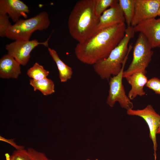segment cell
Instances as JSON below:
<instances>
[{
    "instance_id": "cell-10",
    "label": "cell",
    "mask_w": 160,
    "mask_h": 160,
    "mask_svg": "<svg viewBox=\"0 0 160 160\" xmlns=\"http://www.w3.org/2000/svg\"><path fill=\"white\" fill-rule=\"evenodd\" d=\"M133 28L135 33L144 36L152 48H160V18L147 20Z\"/></svg>"
},
{
    "instance_id": "cell-9",
    "label": "cell",
    "mask_w": 160,
    "mask_h": 160,
    "mask_svg": "<svg viewBox=\"0 0 160 160\" xmlns=\"http://www.w3.org/2000/svg\"><path fill=\"white\" fill-rule=\"evenodd\" d=\"M160 0H134V13L131 24L134 27L158 16Z\"/></svg>"
},
{
    "instance_id": "cell-27",
    "label": "cell",
    "mask_w": 160,
    "mask_h": 160,
    "mask_svg": "<svg viewBox=\"0 0 160 160\" xmlns=\"http://www.w3.org/2000/svg\"><path fill=\"white\" fill-rule=\"evenodd\" d=\"M158 16H160V6L159 9L158 13Z\"/></svg>"
},
{
    "instance_id": "cell-3",
    "label": "cell",
    "mask_w": 160,
    "mask_h": 160,
    "mask_svg": "<svg viewBox=\"0 0 160 160\" xmlns=\"http://www.w3.org/2000/svg\"><path fill=\"white\" fill-rule=\"evenodd\" d=\"M135 33L133 27H127L124 37L108 56L93 65L94 71L101 79L109 80L111 76L120 72L124 62L132 48L131 44L128 45Z\"/></svg>"
},
{
    "instance_id": "cell-15",
    "label": "cell",
    "mask_w": 160,
    "mask_h": 160,
    "mask_svg": "<svg viewBox=\"0 0 160 160\" xmlns=\"http://www.w3.org/2000/svg\"><path fill=\"white\" fill-rule=\"evenodd\" d=\"M48 50L49 54L57 66L60 81L62 82H66L70 79L72 76L73 71L72 68L60 59L57 52L55 49L48 47Z\"/></svg>"
},
{
    "instance_id": "cell-29",
    "label": "cell",
    "mask_w": 160,
    "mask_h": 160,
    "mask_svg": "<svg viewBox=\"0 0 160 160\" xmlns=\"http://www.w3.org/2000/svg\"><path fill=\"white\" fill-rule=\"evenodd\" d=\"M11 160H14L13 158L11 156Z\"/></svg>"
},
{
    "instance_id": "cell-12",
    "label": "cell",
    "mask_w": 160,
    "mask_h": 160,
    "mask_svg": "<svg viewBox=\"0 0 160 160\" xmlns=\"http://www.w3.org/2000/svg\"><path fill=\"white\" fill-rule=\"evenodd\" d=\"M118 1L107 9L100 15L97 31L125 23L124 15Z\"/></svg>"
},
{
    "instance_id": "cell-19",
    "label": "cell",
    "mask_w": 160,
    "mask_h": 160,
    "mask_svg": "<svg viewBox=\"0 0 160 160\" xmlns=\"http://www.w3.org/2000/svg\"><path fill=\"white\" fill-rule=\"evenodd\" d=\"M95 10L96 14L100 17L108 8L112 6L118 0H95Z\"/></svg>"
},
{
    "instance_id": "cell-21",
    "label": "cell",
    "mask_w": 160,
    "mask_h": 160,
    "mask_svg": "<svg viewBox=\"0 0 160 160\" xmlns=\"http://www.w3.org/2000/svg\"><path fill=\"white\" fill-rule=\"evenodd\" d=\"M27 150L29 156L33 160H52L49 159L44 153L33 148H29Z\"/></svg>"
},
{
    "instance_id": "cell-23",
    "label": "cell",
    "mask_w": 160,
    "mask_h": 160,
    "mask_svg": "<svg viewBox=\"0 0 160 160\" xmlns=\"http://www.w3.org/2000/svg\"><path fill=\"white\" fill-rule=\"evenodd\" d=\"M11 156L14 160H33L28 154L27 150L25 149L14 151Z\"/></svg>"
},
{
    "instance_id": "cell-20",
    "label": "cell",
    "mask_w": 160,
    "mask_h": 160,
    "mask_svg": "<svg viewBox=\"0 0 160 160\" xmlns=\"http://www.w3.org/2000/svg\"><path fill=\"white\" fill-rule=\"evenodd\" d=\"M9 17L7 14L0 13V36L1 37H5L7 29L12 25Z\"/></svg>"
},
{
    "instance_id": "cell-7",
    "label": "cell",
    "mask_w": 160,
    "mask_h": 160,
    "mask_svg": "<svg viewBox=\"0 0 160 160\" xmlns=\"http://www.w3.org/2000/svg\"><path fill=\"white\" fill-rule=\"evenodd\" d=\"M50 35L47 40L43 42L34 39L30 40H16L5 46L7 54L14 57L20 65H25L31 57V52L39 45L48 47Z\"/></svg>"
},
{
    "instance_id": "cell-8",
    "label": "cell",
    "mask_w": 160,
    "mask_h": 160,
    "mask_svg": "<svg viewBox=\"0 0 160 160\" xmlns=\"http://www.w3.org/2000/svg\"><path fill=\"white\" fill-rule=\"evenodd\" d=\"M128 115L136 116L142 118L147 123L149 130V136L153 144L155 160L156 159L157 147L156 135L160 124V115L157 113L152 106L150 104L142 109H130L127 111Z\"/></svg>"
},
{
    "instance_id": "cell-13",
    "label": "cell",
    "mask_w": 160,
    "mask_h": 160,
    "mask_svg": "<svg viewBox=\"0 0 160 160\" xmlns=\"http://www.w3.org/2000/svg\"><path fill=\"white\" fill-rule=\"evenodd\" d=\"M20 65L8 54L0 60V77L2 79H17L21 73Z\"/></svg>"
},
{
    "instance_id": "cell-25",
    "label": "cell",
    "mask_w": 160,
    "mask_h": 160,
    "mask_svg": "<svg viewBox=\"0 0 160 160\" xmlns=\"http://www.w3.org/2000/svg\"><path fill=\"white\" fill-rule=\"evenodd\" d=\"M5 156L6 158V160H11V156H10L9 153H6L5 154Z\"/></svg>"
},
{
    "instance_id": "cell-18",
    "label": "cell",
    "mask_w": 160,
    "mask_h": 160,
    "mask_svg": "<svg viewBox=\"0 0 160 160\" xmlns=\"http://www.w3.org/2000/svg\"><path fill=\"white\" fill-rule=\"evenodd\" d=\"M49 73L42 65L36 62L28 70L27 74L32 79L37 80L47 77Z\"/></svg>"
},
{
    "instance_id": "cell-6",
    "label": "cell",
    "mask_w": 160,
    "mask_h": 160,
    "mask_svg": "<svg viewBox=\"0 0 160 160\" xmlns=\"http://www.w3.org/2000/svg\"><path fill=\"white\" fill-rule=\"evenodd\" d=\"M127 58L124 62L119 73L110 78L108 95L106 100L107 103L111 107H113L118 102L122 108L127 111L133 107V103L126 95L122 82L124 68Z\"/></svg>"
},
{
    "instance_id": "cell-26",
    "label": "cell",
    "mask_w": 160,
    "mask_h": 160,
    "mask_svg": "<svg viewBox=\"0 0 160 160\" xmlns=\"http://www.w3.org/2000/svg\"><path fill=\"white\" fill-rule=\"evenodd\" d=\"M157 133V134H160V124L159 127V128L158 129Z\"/></svg>"
},
{
    "instance_id": "cell-2",
    "label": "cell",
    "mask_w": 160,
    "mask_h": 160,
    "mask_svg": "<svg viewBox=\"0 0 160 160\" xmlns=\"http://www.w3.org/2000/svg\"><path fill=\"white\" fill-rule=\"evenodd\" d=\"M95 0H79L69 15V32L78 43L85 41L97 31L100 17L95 14Z\"/></svg>"
},
{
    "instance_id": "cell-11",
    "label": "cell",
    "mask_w": 160,
    "mask_h": 160,
    "mask_svg": "<svg viewBox=\"0 0 160 160\" xmlns=\"http://www.w3.org/2000/svg\"><path fill=\"white\" fill-rule=\"evenodd\" d=\"M29 11L28 6L21 0H0V13L7 14L15 23L22 16L27 18Z\"/></svg>"
},
{
    "instance_id": "cell-28",
    "label": "cell",
    "mask_w": 160,
    "mask_h": 160,
    "mask_svg": "<svg viewBox=\"0 0 160 160\" xmlns=\"http://www.w3.org/2000/svg\"><path fill=\"white\" fill-rule=\"evenodd\" d=\"M86 160H92L89 159H86ZM98 160V159H96L95 160Z\"/></svg>"
},
{
    "instance_id": "cell-17",
    "label": "cell",
    "mask_w": 160,
    "mask_h": 160,
    "mask_svg": "<svg viewBox=\"0 0 160 160\" xmlns=\"http://www.w3.org/2000/svg\"><path fill=\"white\" fill-rule=\"evenodd\" d=\"M118 3L123 13L127 27L131 26L134 13V0H119Z\"/></svg>"
},
{
    "instance_id": "cell-22",
    "label": "cell",
    "mask_w": 160,
    "mask_h": 160,
    "mask_svg": "<svg viewBox=\"0 0 160 160\" xmlns=\"http://www.w3.org/2000/svg\"><path fill=\"white\" fill-rule=\"evenodd\" d=\"M145 86L160 95V80L157 78L154 77L148 80Z\"/></svg>"
},
{
    "instance_id": "cell-5",
    "label": "cell",
    "mask_w": 160,
    "mask_h": 160,
    "mask_svg": "<svg viewBox=\"0 0 160 160\" xmlns=\"http://www.w3.org/2000/svg\"><path fill=\"white\" fill-rule=\"evenodd\" d=\"M152 48L144 36L139 33L134 46L132 60L127 69L124 71L123 78L137 72L146 74V69L153 53Z\"/></svg>"
},
{
    "instance_id": "cell-16",
    "label": "cell",
    "mask_w": 160,
    "mask_h": 160,
    "mask_svg": "<svg viewBox=\"0 0 160 160\" xmlns=\"http://www.w3.org/2000/svg\"><path fill=\"white\" fill-rule=\"evenodd\" d=\"M30 84L33 88L34 91H40L44 95H51L55 92L53 81L47 77L39 80H30Z\"/></svg>"
},
{
    "instance_id": "cell-1",
    "label": "cell",
    "mask_w": 160,
    "mask_h": 160,
    "mask_svg": "<svg viewBox=\"0 0 160 160\" xmlns=\"http://www.w3.org/2000/svg\"><path fill=\"white\" fill-rule=\"evenodd\" d=\"M126 28L123 23L98 30L85 41L77 43L76 56L82 63L92 65L106 59L124 37Z\"/></svg>"
},
{
    "instance_id": "cell-14",
    "label": "cell",
    "mask_w": 160,
    "mask_h": 160,
    "mask_svg": "<svg viewBox=\"0 0 160 160\" xmlns=\"http://www.w3.org/2000/svg\"><path fill=\"white\" fill-rule=\"evenodd\" d=\"M125 78L131 87L128 95L131 100L137 96H142L145 95L143 87L148 81L145 73L142 72H136Z\"/></svg>"
},
{
    "instance_id": "cell-24",
    "label": "cell",
    "mask_w": 160,
    "mask_h": 160,
    "mask_svg": "<svg viewBox=\"0 0 160 160\" xmlns=\"http://www.w3.org/2000/svg\"><path fill=\"white\" fill-rule=\"evenodd\" d=\"M0 140L9 144L15 148L16 150L25 149L24 146L17 145L16 143L15 142L14 140L13 139H7L0 136Z\"/></svg>"
},
{
    "instance_id": "cell-4",
    "label": "cell",
    "mask_w": 160,
    "mask_h": 160,
    "mask_svg": "<svg viewBox=\"0 0 160 160\" xmlns=\"http://www.w3.org/2000/svg\"><path fill=\"white\" fill-rule=\"evenodd\" d=\"M50 24L48 14L46 11H42L29 18L20 19L12 25L7 29L5 37L15 41L30 40L34 31L45 30Z\"/></svg>"
}]
</instances>
